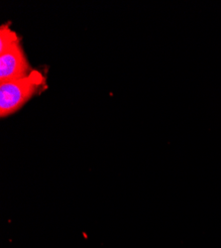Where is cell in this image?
I'll list each match as a JSON object with an SVG mask.
<instances>
[{
    "label": "cell",
    "mask_w": 221,
    "mask_h": 248,
    "mask_svg": "<svg viewBox=\"0 0 221 248\" xmlns=\"http://www.w3.org/2000/svg\"><path fill=\"white\" fill-rule=\"evenodd\" d=\"M17 41H20L19 37L9 26L2 25L0 27V52H3Z\"/></svg>",
    "instance_id": "cell-3"
},
{
    "label": "cell",
    "mask_w": 221,
    "mask_h": 248,
    "mask_svg": "<svg viewBox=\"0 0 221 248\" xmlns=\"http://www.w3.org/2000/svg\"><path fill=\"white\" fill-rule=\"evenodd\" d=\"M45 81L41 72L33 70L24 78L0 82V116L3 118L19 110Z\"/></svg>",
    "instance_id": "cell-1"
},
{
    "label": "cell",
    "mask_w": 221,
    "mask_h": 248,
    "mask_svg": "<svg viewBox=\"0 0 221 248\" xmlns=\"http://www.w3.org/2000/svg\"><path fill=\"white\" fill-rule=\"evenodd\" d=\"M32 71L20 41L0 52V82L24 78Z\"/></svg>",
    "instance_id": "cell-2"
}]
</instances>
